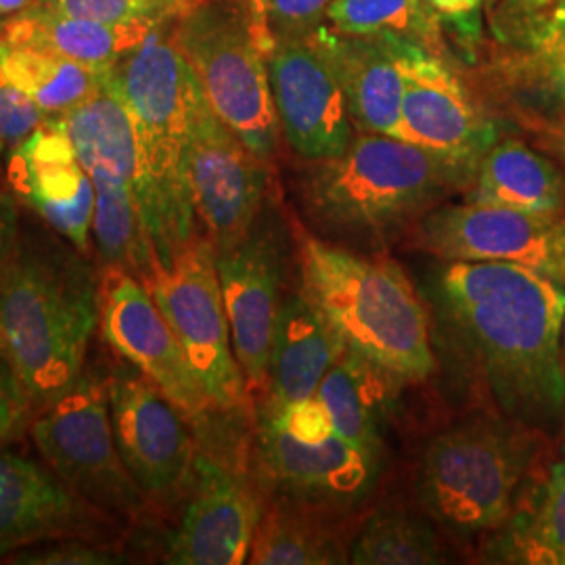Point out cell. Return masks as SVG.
I'll use <instances>...</instances> for the list:
<instances>
[{
	"mask_svg": "<svg viewBox=\"0 0 565 565\" xmlns=\"http://www.w3.org/2000/svg\"><path fill=\"white\" fill-rule=\"evenodd\" d=\"M525 130L534 137L548 156L565 166V116H536V114H515Z\"/></svg>",
	"mask_w": 565,
	"mask_h": 565,
	"instance_id": "obj_40",
	"label": "cell"
},
{
	"mask_svg": "<svg viewBox=\"0 0 565 565\" xmlns=\"http://www.w3.org/2000/svg\"><path fill=\"white\" fill-rule=\"evenodd\" d=\"M216 252V249H214ZM231 340L249 396L268 394V363L281 306V247L263 216L242 242L216 252Z\"/></svg>",
	"mask_w": 565,
	"mask_h": 565,
	"instance_id": "obj_17",
	"label": "cell"
},
{
	"mask_svg": "<svg viewBox=\"0 0 565 565\" xmlns=\"http://www.w3.org/2000/svg\"><path fill=\"white\" fill-rule=\"evenodd\" d=\"M170 34L193 67L212 111L260 160L273 163L281 126L266 53L245 2L200 0L177 15Z\"/></svg>",
	"mask_w": 565,
	"mask_h": 565,
	"instance_id": "obj_7",
	"label": "cell"
},
{
	"mask_svg": "<svg viewBox=\"0 0 565 565\" xmlns=\"http://www.w3.org/2000/svg\"><path fill=\"white\" fill-rule=\"evenodd\" d=\"M263 415L303 443H321L335 434L329 413L317 396L282 406L264 404Z\"/></svg>",
	"mask_w": 565,
	"mask_h": 565,
	"instance_id": "obj_37",
	"label": "cell"
},
{
	"mask_svg": "<svg viewBox=\"0 0 565 565\" xmlns=\"http://www.w3.org/2000/svg\"><path fill=\"white\" fill-rule=\"evenodd\" d=\"M109 417L132 480L145 497L170 499L195 471V445L184 413L145 375L114 373L107 382Z\"/></svg>",
	"mask_w": 565,
	"mask_h": 565,
	"instance_id": "obj_14",
	"label": "cell"
},
{
	"mask_svg": "<svg viewBox=\"0 0 565 565\" xmlns=\"http://www.w3.org/2000/svg\"><path fill=\"white\" fill-rule=\"evenodd\" d=\"M63 15L103 21V23H132V21H163L153 0H41Z\"/></svg>",
	"mask_w": 565,
	"mask_h": 565,
	"instance_id": "obj_35",
	"label": "cell"
},
{
	"mask_svg": "<svg viewBox=\"0 0 565 565\" xmlns=\"http://www.w3.org/2000/svg\"><path fill=\"white\" fill-rule=\"evenodd\" d=\"M488 28L501 51L532 53L565 39V0H492Z\"/></svg>",
	"mask_w": 565,
	"mask_h": 565,
	"instance_id": "obj_32",
	"label": "cell"
},
{
	"mask_svg": "<svg viewBox=\"0 0 565 565\" xmlns=\"http://www.w3.org/2000/svg\"><path fill=\"white\" fill-rule=\"evenodd\" d=\"M375 41L384 42L403 76L404 141L476 168L499 135L463 81L424 46L398 39Z\"/></svg>",
	"mask_w": 565,
	"mask_h": 565,
	"instance_id": "obj_13",
	"label": "cell"
},
{
	"mask_svg": "<svg viewBox=\"0 0 565 565\" xmlns=\"http://www.w3.org/2000/svg\"><path fill=\"white\" fill-rule=\"evenodd\" d=\"M160 21L103 23L63 15L44 2H36L0 23V41L53 53L97 74H107Z\"/></svg>",
	"mask_w": 565,
	"mask_h": 565,
	"instance_id": "obj_23",
	"label": "cell"
},
{
	"mask_svg": "<svg viewBox=\"0 0 565 565\" xmlns=\"http://www.w3.org/2000/svg\"><path fill=\"white\" fill-rule=\"evenodd\" d=\"M436 13L425 0H333L327 23L348 36L398 39L438 55Z\"/></svg>",
	"mask_w": 565,
	"mask_h": 565,
	"instance_id": "obj_29",
	"label": "cell"
},
{
	"mask_svg": "<svg viewBox=\"0 0 565 565\" xmlns=\"http://www.w3.org/2000/svg\"><path fill=\"white\" fill-rule=\"evenodd\" d=\"M260 461L285 499L338 511L356 505L377 482L382 455L331 434L303 443L260 415Z\"/></svg>",
	"mask_w": 565,
	"mask_h": 565,
	"instance_id": "obj_18",
	"label": "cell"
},
{
	"mask_svg": "<svg viewBox=\"0 0 565 565\" xmlns=\"http://www.w3.org/2000/svg\"><path fill=\"white\" fill-rule=\"evenodd\" d=\"M198 490L181 525L170 534L166 562L177 565L245 564L260 522V507L235 473L195 457Z\"/></svg>",
	"mask_w": 565,
	"mask_h": 565,
	"instance_id": "obj_20",
	"label": "cell"
},
{
	"mask_svg": "<svg viewBox=\"0 0 565 565\" xmlns=\"http://www.w3.org/2000/svg\"><path fill=\"white\" fill-rule=\"evenodd\" d=\"M102 323V279L72 243L21 235L0 270V350L34 411L81 382Z\"/></svg>",
	"mask_w": 565,
	"mask_h": 565,
	"instance_id": "obj_2",
	"label": "cell"
},
{
	"mask_svg": "<svg viewBox=\"0 0 565 565\" xmlns=\"http://www.w3.org/2000/svg\"><path fill=\"white\" fill-rule=\"evenodd\" d=\"M345 345L302 291L282 296L268 363L266 404L300 403L317 396L329 369L340 361Z\"/></svg>",
	"mask_w": 565,
	"mask_h": 565,
	"instance_id": "obj_24",
	"label": "cell"
},
{
	"mask_svg": "<svg viewBox=\"0 0 565 565\" xmlns=\"http://www.w3.org/2000/svg\"><path fill=\"white\" fill-rule=\"evenodd\" d=\"M321 507L285 499L260 515L249 551V564H345L348 551L340 534L324 522Z\"/></svg>",
	"mask_w": 565,
	"mask_h": 565,
	"instance_id": "obj_27",
	"label": "cell"
},
{
	"mask_svg": "<svg viewBox=\"0 0 565 565\" xmlns=\"http://www.w3.org/2000/svg\"><path fill=\"white\" fill-rule=\"evenodd\" d=\"M562 343H564V359H565V317H564V335H562Z\"/></svg>",
	"mask_w": 565,
	"mask_h": 565,
	"instance_id": "obj_46",
	"label": "cell"
},
{
	"mask_svg": "<svg viewBox=\"0 0 565 565\" xmlns=\"http://www.w3.org/2000/svg\"><path fill=\"white\" fill-rule=\"evenodd\" d=\"M394 385L401 384L345 348L324 375L317 398L327 408L338 436L382 455V424Z\"/></svg>",
	"mask_w": 565,
	"mask_h": 565,
	"instance_id": "obj_26",
	"label": "cell"
},
{
	"mask_svg": "<svg viewBox=\"0 0 565 565\" xmlns=\"http://www.w3.org/2000/svg\"><path fill=\"white\" fill-rule=\"evenodd\" d=\"M2 74L36 103L49 120H57L99 90L103 74L76 61L30 46L0 41Z\"/></svg>",
	"mask_w": 565,
	"mask_h": 565,
	"instance_id": "obj_28",
	"label": "cell"
},
{
	"mask_svg": "<svg viewBox=\"0 0 565 565\" xmlns=\"http://www.w3.org/2000/svg\"><path fill=\"white\" fill-rule=\"evenodd\" d=\"M450 321L503 417L553 431L565 417V285L511 263H448Z\"/></svg>",
	"mask_w": 565,
	"mask_h": 565,
	"instance_id": "obj_1",
	"label": "cell"
},
{
	"mask_svg": "<svg viewBox=\"0 0 565 565\" xmlns=\"http://www.w3.org/2000/svg\"><path fill=\"white\" fill-rule=\"evenodd\" d=\"M145 285L172 327L212 406H245L249 392L233 350L212 242L195 237Z\"/></svg>",
	"mask_w": 565,
	"mask_h": 565,
	"instance_id": "obj_10",
	"label": "cell"
},
{
	"mask_svg": "<svg viewBox=\"0 0 565 565\" xmlns=\"http://www.w3.org/2000/svg\"><path fill=\"white\" fill-rule=\"evenodd\" d=\"M465 202L534 214L565 212L562 166L520 139H497L476 163Z\"/></svg>",
	"mask_w": 565,
	"mask_h": 565,
	"instance_id": "obj_25",
	"label": "cell"
},
{
	"mask_svg": "<svg viewBox=\"0 0 565 565\" xmlns=\"http://www.w3.org/2000/svg\"><path fill=\"white\" fill-rule=\"evenodd\" d=\"M46 120L41 107L0 70V160H9L21 142Z\"/></svg>",
	"mask_w": 565,
	"mask_h": 565,
	"instance_id": "obj_34",
	"label": "cell"
},
{
	"mask_svg": "<svg viewBox=\"0 0 565 565\" xmlns=\"http://www.w3.org/2000/svg\"><path fill=\"white\" fill-rule=\"evenodd\" d=\"M15 198L60 237L86 254L95 221V186L61 120H46L7 160Z\"/></svg>",
	"mask_w": 565,
	"mask_h": 565,
	"instance_id": "obj_19",
	"label": "cell"
},
{
	"mask_svg": "<svg viewBox=\"0 0 565 565\" xmlns=\"http://www.w3.org/2000/svg\"><path fill=\"white\" fill-rule=\"evenodd\" d=\"M126 103L139 139L137 203L156 270L198 237L186 151L202 86L162 21L107 74Z\"/></svg>",
	"mask_w": 565,
	"mask_h": 565,
	"instance_id": "obj_3",
	"label": "cell"
},
{
	"mask_svg": "<svg viewBox=\"0 0 565 565\" xmlns=\"http://www.w3.org/2000/svg\"><path fill=\"white\" fill-rule=\"evenodd\" d=\"M415 243L446 263L522 264L565 285V212L534 214L501 205H438L415 228Z\"/></svg>",
	"mask_w": 565,
	"mask_h": 565,
	"instance_id": "obj_11",
	"label": "cell"
},
{
	"mask_svg": "<svg viewBox=\"0 0 565 565\" xmlns=\"http://www.w3.org/2000/svg\"><path fill=\"white\" fill-rule=\"evenodd\" d=\"M539 434L507 417H478L438 434L419 467V499L429 518L461 534L507 522Z\"/></svg>",
	"mask_w": 565,
	"mask_h": 565,
	"instance_id": "obj_6",
	"label": "cell"
},
{
	"mask_svg": "<svg viewBox=\"0 0 565 565\" xmlns=\"http://www.w3.org/2000/svg\"><path fill=\"white\" fill-rule=\"evenodd\" d=\"M186 172L198 223L214 249L242 242L263 216L270 163L212 111L203 93L191 124Z\"/></svg>",
	"mask_w": 565,
	"mask_h": 565,
	"instance_id": "obj_12",
	"label": "cell"
},
{
	"mask_svg": "<svg viewBox=\"0 0 565 565\" xmlns=\"http://www.w3.org/2000/svg\"><path fill=\"white\" fill-rule=\"evenodd\" d=\"M195 2H200V0H153V4H156V9H158V15H160L163 21L181 15L184 9L193 7Z\"/></svg>",
	"mask_w": 565,
	"mask_h": 565,
	"instance_id": "obj_44",
	"label": "cell"
},
{
	"mask_svg": "<svg viewBox=\"0 0 565 565\" xmlns=\"http://www.w3.org/2000/svg\"><path fill=\"white\" fill-rule=\"evenodd\" d=\"M99 324L105 342L158 385L186 417H198L212 406L172 327L137 275L105 268Z\"/></svg>",
	"mask_w": 565,
	"mask_h": 565,
	"instance_id": "obj_16",
	"label": "cell"
},
{
	"mask_svg": "<svg viewBox=\"0 0 565 565\" xmlns=\"http://www.w3.org/2000/svg\"><path fill=\"white\" fill-rule=\"evenodd\" d=\"M30 429L53 473L88 505L128 520L141 515L147 497L121 461L105 382L81 377L34 415Z\"/></svg>",
	"mask_w": 565,
	"mask_h": 565,
	"instance_id": "obj_9",
	"label": "cell"
},
{
	"mask_svg": "<svg viewBox=\"0 0 565 565\" xmlns=\"http://www.w3.org/2000/svg\"><path fill=\"white\" fill-rule=\"evenodd\" d=\"M359 565H417L443 562L436 527L415 513L384 511L373 515L348 551Z\"/></svg>",
	"mask_w": 565,
	"mask_h": 565,
	"instance_id": "obj_30",
	"label": "cell"
},
{
	"mask_svg": "<svg viewBox=\"0 0 565 565\" xmlns=\"http://www.w3.org/2000/svg\"><path fill=\"white\" fill-rule=\"evenodd\" d=\"M243 2H245L247 11H249V18H252L254 25H256V34H258V41L263 44L264 53H268V49L273 44V39H270V34L266 30V9H268L270 0H243Z\"/></svg>",
	"mask_w": 565,
	"mask_h": 565,
	"instance_id": "obj_43",
	"label": "cell"
},
{
	"mask_svg": "<svg viewBox=\"0 0 565 565\" xmlns=\"http://www.w3.org/2000/svg\"><path fill=\"white\" fill-rule=\"evenodd\" d=\"M20 214L13 195L0 191V270L20 245Z\"/></svg>",
	"mask_w": 565,
	"mask_h": 565,
	"instance_id": "obj_41",
	"label": "cell"
},
{
	"mask_svg": "<svg viewBox=\"0 0 565 565\" xmlns=\"http://www.w3.org/2000/svg\"><path fill=\"white\" fill-rule=\"evenodd\" d=\"M333 0H270L266 9V30L270 39L303 36L321 23Z\"/></svg>",
	"mask_w": 565,
	"mask_h": 565,
	"instance_id": "obj_38",
	"label": "cell"
},
{
	"mask_svg": "<svg viewBox=\"0 0 565 565\" xmlns=\"http://www.w3.org/2000/svg\"><path fill=\"white\" fill-rule=\"evenodd\" d=\"M473 168L413 142L356 132L342 156L308 162L300 181L303 212L324 235L350 245L384 243L419 223Z\"/></svg>",
	"mask_w": 565,
	"mask_h": 565,
	"instance_id": "obj_4",
	"label": "cell"
},
{
	"mask_svg": "<svg viewBox=\"0 0 565 565\" xmlns=\"http://www.w3.org/2000/svg\"><path fill=\"white\" fill-rule=\"evenodd\" d=\"M36 411L13 364L0 350V448L13 443L32 424Z\"/></svg>",
	"mask_w": 565,
	"mask_h": 565,
	"instance_id": "obj_36",
	"label": "cell"
},
{
	"mask_svg": "<svg viewBox=\"0 0 565 565\" xmlns=\"http://www.w3.org/2000/svg\"><path fill=\"white\" fill-rule=\"evenodd\" d=\"M13 562L34 565H103L118 564L120 559L116 553H111L107 548L86 545V543L70 539L67 543L39 548V551L20 548V551H15Z\"/></svg>",
	"mask_w": 565,
	"mask_h": 565,
	"instance_id": "obj_39",
	"label": "cell"
},
{
	"mask_svg": "<svg viewBox=\"0 0 565 565\" xmlns=\"http://www.w3.org/2000/svg\"><path fill=\"white\" fill-rule=\"evenodd\" d=\"M436 15L443 18H471L478 15L484 0H425Z\"/></svg>",
	"mask_w": 565,
	"mask_h": 565,
	"instance_id": "obj_42",
	"label": "cell"
},
{
	"mask_svg": "<svg viewBox=\"0 0 565 565\" xmlns=\"http://www.w3.org/2000/svg\"><path fill=\"white\" fill-rule=\"evenodd\" d=\"M513 545L525 564L565 565V457L551 469L536 509Z\"/></svg>",
	"mask_w": 565,
	"mask_h": 565,
	"instance_id": "obj_33",
	"label": "cell"
},
{
	"mask_svg": "<svg viewBox=\"0 0 565 565\" xmlns=\"http://www.w3.org/2000/svg\"><path fill=\"white\" fill-rule=\"evenodd\" d=\"M0 23H2V21H0Z\"/></svg>",
	"mask_w": 565,
	"mask_h": 565,
	"instance_id": "obj_48",
	"label": "cell"
},
{
	"mask_svg": "<svg viewBox=\"0 0 565 565\" xmlns=\"http://www.w3.org/2000/svg\"><path fill=\"white\" fill-rule=\"evenodd\" d=\"M342 86L356 132L403 139V76L382 41L359 39L319 23L303 34Z\"/></svg>",
	"mask_w": 565,
	"mask_h": 565,
	"instance_id": "obj_22",
	"label": "cell"
},
{
	"mask_svg": "<svg viewBox=\"0 0 565 565\" xmlns=\"http://www.w3.org/2000/svg\"><path fill=\"white\" fill-rule=\"evenodd\" d=\"M494 67L499 84L524 99L518 114L565 116V39L532 53L501 51Z\"/></svg>",
	"mask_w": 565,
	"mask_h": 565,
	"instance_id": "obj_31",
	"label": "cell"
},
{
	"mask_svg": "<svg viewBox=\"0 0 565 565\" xmlns=\"http://www.w3.org/2000/svg\"><path fill=\"white\" fill-rule=\"evenodd\" d=\"M268 78L281 135L306 162L342 156L356 137L342 86L306 36L273 39Z\"/></svg>",
	"mask_w": 565,
	"mask_h": 565,
	"instance_id": "obj_15",
	"label": "cell"
},
{
	"mask_svg": "<svg viewBox=\"0 0 565 565\" xmlns=\"http://www.w3.org/2000/svg\"><path fill=\"white\" fill-rule=\"evenodd\" d=\"M102 515L60 476L0 448V555L42 541L82 536Z\"/></svg>",
	"mask_w": 565,
	"mask_h": 565,
	"instance_id": "obj_21",
	"label": "cell"
},
{
	"mask_svg": "<svg viewBox=\"0 0 565 565\" xmlns=\"http://www.w3.org/2000/svg\"><path fill=\"white\" fill-rule=\"evenodd\" d=\"M60 120L95 186L93 233L103 266L149 281L156 260L137 203L141 151L126 103L103 81L97 93Z\"/></svg>",
	"mask_w": 565,
	"mask_h": 565,
	"instance_id": "obj_8",
	"label": "cell"
},
{
	"mask_svg": "<svg viewBox=\"0 0 565 565\" xmlns=\"http://www.w3.org/2000/svg\"><path fill=\"white\" fill-rule=\"evenodd\" d=\"M41 0H0V18H11L18 15L21 11L34 7Z\"/></svg>",
	"mask_w": 565,
	"mask_h": 565,
	"instance_id": "obj_45",
	"label": "cell"
},
{
	"mask_svg": "<svg viewBox=\"0 0 565 565\" xmlns=\"http://www.w3.org/2000/svg\"><path fill=\"white\" fill-rule=\"evenodd\" d=\"M490 2H492V0H488V4H490Z\"/></svg>",
	"mask_w": 565,
	"mask_h": 565,
	"instance_id": "obj_47",
	"label": "cell"
},
{
	"mask_svg": "<svg viewBox=\"0 0 565 565\" xmlns=\"http://www.w3.org/2000/svg\"><path fill=\"white\" fill-rule=\"evenodd\" d=\"M298 260L303 298L348 350L401 385L434 373L427 312L398 264L306 233Z\"/></svg>",
	"mask_w": 565,
	"mask_h": 565,
	"instance_id": "obj_5",
	"label": "cell"
}]
</instances>
